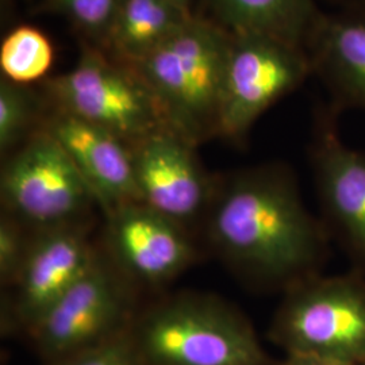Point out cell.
Instances as JSON below:
<instances>
[{
	"instance_id": "cell-1",
	"label": "cell",
	"mask_w": 365,
	"mask_h": 365,
	"mask_svg": "<svg viewBox=\"0 0 365 365\" xmlns=\"http://www.w3.org/2000/svg\"><path fill=\"white\" fill-rule=\"evenodd\" d=\"M210 241L237 272L267 286H294L318 274L329 230L307 211L292 172L261 165L212 191Z\"/></svg>"
},
{
	"instance_id": "cell-2",
	"label": "cell",
	"mask_w": 365,
	"mask_h": 365,
	"mask_svg": "<svg viewBox=\"0 0 365 365\" xmlns=\"http://www.w3.org/2000/svg\"><path fill=\"white\" fill-rule=\"evenodd\" d=\"M232 34L194 15L155 52L134 66L170 129L191 144L218 134L222 88Z\"/></svg>"
},
{
	"instance_id": "cell-3",
	"label": "cell",
	"mask_w": 365,
	"mask_h": 365,
	"mask_svg": "<svg viewBox=\"0 0 365 365\" xmlns=\"http://www.w3.org/2000/svg\"><path fill=\"white\" fill-rule=\"evenodd\" d=\"M129 331L146 365H272L248 319L210 295L173 297Z\"/></svg>"
},
{
	"instance_id": "cell-4",
	"label": "cell",
	"mask_w": 365,
	"mask_h": 365,
	"mask_svg": "<svg viewBox=\"0 0 365 365\" xmlns=\"http://www.w3.org/2000/svg\"><path fill=\"white\" fill-rule=\"evenodd\" d=\"M269 337L286 354L364 364V274H317L288 287Z\"/></svg>"
},
{
	"instance_id": "cell-5",
	"label": "cell",
	"mask_w": 365,
	"mask_h": 365,
	"mask_svg": "<svg viewBox=\"0 0 365 365\" xmlns=\"http://www.w3.org/2000/svg\"><path fill=\"white\" fill-rule=\"evenodd\" d=\"M45 91L54 110L110 131L130 146L170 128L140 75L93 48H86L73 68L48 78Z\"/></svg>"
},
{
	"instance_id": "cell-6",
	"label": "cell",
	"mask_w": 365,
	"mask_h": 365,
	"mask_svg": "<svg viewBox=\"0 0 365 365\" xmlns=\"http://www.w3.org/2000/svg\"><path fill=\"white\" fill-rule=\"evenodd\" d=\"M0 190L6 212L36 230L80 223L98 203L64 148L42 126L4 164Z\"/></svg>"
},
{
	"instance_id": "cell-7",
	"label": "cell",
	"mask_w": 365,
	"mask_h": 365,
	"mask_svg": "<svg viewBox=\"0 0 365 365\" xmlns=\"http://www.w3.org/2000/svg\"><path fill=\"white\" fill-rule=\"evenodd\" d=\"M313 75L303 46L265 34H232L218 135L241 140L277 101Z\"/></svg>"
},
{
	"instance_id": "cell-8",
	"label": "cell",
	"mask_w": 365,
	"mask_h": 365,
	"mask_svg": "<svg viewBox=\"0 0 365 365\" xmlns=\"http://www.w3.org/2000/svg\"><path fill=\"white\" fill-rule=\"evenodd\" d=\"M131 325L125 284L99 257L27 334L49 363L113 339Z\"/></svg>"
},
{
	"instance_id": "cell-9",
	"label": "cell",
	"mask_w": 365,
	"mask_h": 365,
	"mask_svg": "<svg viewBox=\"0 0 365 365\" xmlns=\"http://www.w3.org/2000/svg\"><path fill=\"white\" fill-rule=\"evenodd\" d=\"M336 115L330 107L318 117L312 152L315 182L329 233L365 274V153L341 140Z\"/></svg>"
},
{
	"instance_id": "cell-10",
	"label": "cell",
	"mask_w": 365,
	"mask_h": 365,
	"mask_svg": "<svg viewBox=\"0 0 365 365\" xmlns=\"http://www.w3.org/2000/svg\"><path fill=\"white\" fill-rule=\"evenodd\" d=\"M141 203L184 229L209 207L210 185L194 144L173 129H161L131 146Z\"/></svg>"
},
{
	"instance_id": "cell-11",
	"label": "cell",
	"mask_w": 365,
	"mask_h": 365,
	"mask_svg": "<svg viewBox=\"0 0 365 365\" xmlns=\"http://www.w3.org/2000/svg\"><path fill=\"white\" fill-rule=\"evenodd\" d=\"M96 259L80 223L36 230L13 286L16 327L29 331Z\"/></svg>"
},
{
	"instance_id": "cell-12",
	"label": "cell",
	"mask_w": 365,
	"mask_h": 365,
	"mask_svg": "<svg viewBox=\"0 0 365 365\" xmlns=\"http://www.w3.org/2000/svg\"><path fill=\"white\" fill-rule=\"evenodd\" d=\"M106 218L107 242L123 274L158 284L194 260L185 229L141 202L119 206Z\"/></svg>"
},
{
	"instance_id": "cell-13",
	"label": "cell",
	"mask_w": 365,
	"mask_h": 365,
	"mask_svg": "<svg viewBox=\"0 0 365 365\" xmlns=\"http://www.w3.org/2000/svg\"><path fill=\"white\" fill-rule=\"evenodd\" d=\"M64 148L105 214L141 202L130 145L80 118L54 110L42 125Z\"/></svg>"
},
{
	"instance_id": "cell-14",
	"label": "cell",
	"mask_w": 365,
	"mask_h": 365,
	"mask_svg": "<svg viewBox=\"0 0 365 365\" xmlns=\"http://www.w3.org/2000/svg\"><path fill=\"white\" fill-rule=\"evenodd\" d=\"M304 49L333 108L365 111V4L322 14Z\"/></svg>"
},
{
	"instance_id": "cell-15",
	"label": "cell",
	"mask_w": 365,
	"mask_h": 365,
	"mask_svg": "<svg viewBox=\"0 0 365 365\" xmlns=\"http://www.w3.org/2000/svg\"><path fill=\"white\" fill-rule=\"evenodd\" d=\"M230 34H265L306 46L321 15L318 0H206Z\"/></svg>"
},
{
	"instance_id": "cell-16",
	"label": "cell",
	"mask_w": 365,
	"mask_h": 365,
	"mask_svg": "<svg viewBox=\"0 0 365 365\" xmlns=\"http://www.w3.org/2000/svg\"><path fill=\"white\" fill-rule=\"evenodd\" d=\"M194 15L170 0H123L105 41L110 57L134 66L168 41Z\"/></svg>"
},
{
	"instance_id": "cell-17",
	"label": "cell",
	"mask_w": 365,
	"mask_h": 365,
	"mask_svg": "<svg viewBox=\"0 0 365 365\" xmlns=\"http://www.w3.org/2000/svg\"><path fill=\"white\" fill-rule=\"evenodd\" d=\"M54 61L52 41L39 29L21 25L10 30L0 45L3 78L26 86L45 78Z\"/></svg>"
},
{
	"instance_id": "cell-18",
	"label": "cell",
	"mask_w": 365,
	"mask_h": 365,
	"mask_svg": "<svg viewBox=\"0 0 365 365\" xmlns=\"http://www.w3.org/2000/svg\"><path fill=\"white\" fill-rule=\"evenodd\" d=\"M39 105L37 96L26 86L6 78L0 81V150L7 153L19 148L38 129Z\"/></svg>"
},
{
	"instance_id": "cell-19",
	"label": "cell",
	"mask_w": 365,
	"mask_h": 365,
	"mask_svg": "<svg viewBox=\"0 0 365 365\" xmlns=\"http://www.w3.org/2000/svg\"><path fill=\"white\" fill-rule=\"evenodd\" d=\"M53 10L63 14L78 30L92 38H106L115 22L123 0H49Z\"/></svg>"
},
{
	"instance_id": "cell-20",
	"label": "cell",
	"mask_w": 365,
	"mask_h": 365,
	"mask_svg": "<svg viewBox=\"0 0 365 365\" xmlns=\"http://www.w3.org/2000/svg\"><path fill=\"white\" fill-rule=\"evenodd\" d=\"M49 365H146L137 351L129 329L113 339L54 360Z\"/></svg>"
},
{
	"instance_id": "cell-21",
	"label": "cell",
	"mask_w": 365,
	"mask_h": 365,
	"mask_svg": "<svg viewBox=\"0 0 365 365\" xmlns=\"http://www.w3.org/2000/svg\"><path fill=\"white\" fill-rule=\"evenodd\" d=\"M30 237L25 225L6 212L0 220V280L6 287H13L26 257Z\"/></svg>"
},
{
	"instance_id": "cell-22",
	"label": "cell",
	"mask_w": 365,
	"mask_h": 365,
	"mask_svg": "<svg viewBox=\"0 0 365 365\" xmlns=\"http://www.w3.org/2000/svg\"><path fill=\"white\" fill-rule=\"evenodd\" d=\"M277 365H353L324 357H315L307 354H286L284 360Z\"/></svg>"
},
{
	"instance_id": "cell-23",
	"label": "cell",
	"mask_w": 365,
	"mask_h": 365,
	"mask_svg": "<svg viewBox=\"0 0 365 365\" xmlns=\"http://www.w3.org/2000/svg\"><path fill=\"white\" fill-rule=\"evenodd\" d=\"M330 4H334L337 9L342 7H353V6H363L365 0H327Z\"/></svg>"
},
{
	"instance_id": "cell-24",
	"label": "cell",
	"mask_w": 365,
	"mask_h": 365,
	"mask_svg": "<svg viewBox=\"0 0 365 365\" xmlns=\"http://www.w3.org/2000/svg\"><path fill=\"white\" fill-rule=\"evenodd\" d=\"M172 3H175V4H178V6H180L182 9H185V10H190V11H192L191 10V4H192V0H170Z\"/></svg>"
},
{
	"instance_id": "cell-25",
	"label": "cell",
	"mask_w": 365,
	"mask_h": 365,
	"mask_svg": "<svg viewBox=\"0 0 365 365\" xmlns=\"http://www.w3.org/2000/svg\"><path fill=\"white\" fill-rule=\"evenodd\" d=\"M361 365H365V363H364V364H361Z\"/></svg>"
}]
</instances>
